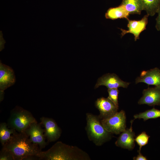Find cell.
<instances>
[{"label":"cell","mask_w":160,"mask_h":160,"mask_svg":"<svg viewBox=\"0 0 160 160\" xmlns=\"http://www.w3.org/2000/svg\"><path fill=\"white\" fill-rule=\"evenodd\" d=\"M3 148L9 151L14 160H22L31 156H36L41 151L39 146L32 143L25 132H17L11 136Z\"/></svg>","instance_id":"obj_1"},{"label":"cell","mask_w":160,"mask_h":160,"mask_svg":"<svg viewBox=\"0 0 160 160\" xmlns=\"http://www.w3.org/2000/svg\"><path fill=\"white\" fill-rule=\"evenodd\" d=\"M37 156L40 160H91L88 154L78 147L67 145L61 141L57 142L47 151H41Z\"/></svg>","instance_id":"obj_2"},{"label":"cell","mask_w":160,"mask_h":160,"mask_svg":"<svg viewBox=\"0 0 160 160\" xmlns=\"http://www.w3.org/2000/svg\"><path fill=\"white\" fill-rule=\"evenodd\" d=\"M86 115V129L89 139L98 146L110 140L112 133L105 129L99 116L90 113H87Z\"/></svg>","instance_id":"obj_3"},{"label":"cell","mask_w":160,"mask_h":160,"mask_svg":"<svg viewBox=\"0 0 160 160\" xmlns=\"http://www.w3.org/2000/svg\"><path fill=\"white\" fill-rule=\"evenodd\" d=\"M37 122L30 112L17 106L11 111L7 125L9 128L14 129L18 132H22L31 124Z\"/></svg>","instance_id":"obj_4"},{"label":"cell","mask_w":160,"mask_h":160,"mask_svg":"<svg viewBox=\"0 0 160 160\" xmlns=\"http://www.w3.org/2000/svg\"><path fill=\"white\" fill-rule=\"evenodd\" d=\"M126 120L125 112L121 110L109 117L101 119V121L108 132L118 135L126 129Z\"/></svg>","instance_id":"obj_5"},{"label":"cell","mask_w":160,"mask_h":160,"mask_svg":"<svg viewBox=\"0 0 160 160\" xmlns=\"http://www.w3.org/2000/svg\"><path fill=\"white\" fill-rule=\"evenodd\" d=\"M16 79L13 70L0 62V101L4 99V91L13 85Z\"/></svg>","instance_id":"obj_6"},{"label":"cell","mask_w":160,"mask_h":160,"mask_svg":"<svg viewBox=\"0 0 160 160\" xmlns=\"http://www.w3.org/2000/svg\"><path fill=\"white\" fill-rule=\"evenodd\" d=\"M24 132L28 136L31 142L38 145L41 150L47 145L44 135V130L37 122L31 124Z\"/></svg>","instance_id":"obj_7"},{"label":"cell","mask_w":160,"mask_h":160,"mask_svg":"<svg viewBox=\"0 0 160 160\" xmlns=\"http://www.w3.org/2000/svg\"><path fill=\"white\" fill-rule=\"evenodd\" d=\"M41 123L45 128L44 135L48 142H54L61 136V130L55 121L52 118L42 117Z\"/></svg>","instance_id":"obj_8"},{"label":"cell","mask_w":160,"mask_h":160,"mask_svg":"<svg viewBox=\"0 0 160 160\" xmlns=\"http://www.w3.org/2000/svg\"><path fill=\"white\" fill-rule=\"evenodd\" d=\"M96 107L100 112L98 116L100 119L109 117L118 112L119 108L108 98H98L95 103Z\"/></svg>","instance_id":"obj_9"},{"label":"cell","mask_w":160,"mask_h":160,"mask_svg":"<svg viewBox=\"0 0 160 160\" xmlns=\"http://www.w3.org/2000/svg\"><path fill=\"white\" fill-rule=\"evenodd\" d=\"M130 83L121 80L115 73H107L99 78L95 87V88L100 86H106L108 89L122 87L127 88Z\"/></svg>","instance_id":"obj_10"},{"label":"cell","mask_w":160,"mask_h":160,"mask_svg":"<svg viewBox=\"0 0 160 160\" xmlns=\"http://www.w3.org/2000/svg\"><path fill=\"white\" fill-rule=\"evenodd\" d=\"M148 16L147 15H144L141 20H130L128 18L127 19L128 21L127 26L128 29L126 30L122 28L120 29L121 31V37H122L127 33H130L133 34L135 41L139 39L140 33L146 29Z\"/></svg>","instance_id":"obj_11"},{"label":"cell","mask_w":160,"mask_h":160,"mask_svg":"<svg viewBox=\"0 0 160 160\" xmlns=\"http://www.w3.org/2000/svg\"><path fill=\"white\" fill-rule=\"evenodd\" d=\"M143 96L138 101L139 104H147L150 106L160 105V87H148L143 90Z\"/></svg>","instance_id":"obj_12"},{"label":"cell","mask_w":160,"mask_h":160,"mask_svg":"<svg viewBox=\"0 0 160 160\" xmlns=\"http://www.w3.org/2000/svg\"><path fill=\"white\" fill-rule=\"evenodd\" d=\"M140 82L160 87V69L155 68L148 71H142L140 76L135 79L136 84Z\"/></svg>","instance_id":"obj_13"},{"label":"cell","mask_w":160,"mask_h":160,"mask_svg":"<svg viewBox=\"0 0 160 160\" xmlns=\"http://www.w3.org/2000/svg\"><path fill=\"white\" fill-rule=\"evenodd\" d=\"M134 120L131 121V125L129 129H126L121 133L115 143V145L129 150H132L135 146V133L133 131L132 124Z\"/></svg>","instance_id":"obj_14"},{"label":"cell","mask_w":160,"mask_h":160,"mask_svg":"<svg viewBox=\"0 0 160 160\" xmlns=\"http://www.w3.org/2000/svg\"><path fill=\"white\" fill-rule=\"evenodd\" d=\"M129 14L122 5L109 8L105 14L106 18L115 20L117 19L126 18L127 19Z\"/></svg>","instance_id":"obj_15"},{"label":"cell","mask_w":160,"mask_h":160,"mask_svg":"<svg viewBox=\"0 0 160 160\" xmlns=\"http://www.w3.org/2000/svg\"><path fill=\"white\" fill-rule=\"evenodd\" d=\"M121 5L130 14L140 15L143 10L141 0H122Z\"/></svg>","instance_id":"obj_16"},{"label":"cell","mask_w":160,"mask_h":160,"mask_svg":"<svg viewBox=\"0 0 160 160\" xmlns=\"http://www.w3.org/2000/svg\"><path fill=\"white\" fill-rule=\"evenodd\" d=\"M143 10L146 11L147 15L153 16L160 7V0H141Z\"/></svg>","instance_id":"obj_17"},{"label":"cell","mask_w":160,"mask_h":160,"mask_svg":"<svg viewBox=\"0 0 160 160\" xmlns=\"http://www.w3.org/2000/svg\"><path fill=\"white\" fill-rule=\"evenodd\" d=\"M17 131L15 129L9 128L7 124L2 122L0 124V141L3 146L10 139L12 135Z\"/></svg>","instance_id":"obj_18"},{"label":"cell","mask_w":160,"mask_h":160,"mask_svg":"<svg viewBox=\"0 0 160 160\" xmlns=\"http://www.w3.org/2000/svg\"><path fill=\"white\" fill-rule=\"evenodd\" d=\"M135 119H143L144 121L150 119L160 117V110L154 108L146 110L143 112L135 114L134 116Z\"/></svg>","instance_id":"obj_19"},{"label":"cell","mask_w":160,"mask_h":160,"mask_svg":"<svg viewBox=\"0 0 160 160\" xmlns=\"http://www.w3.org/2000/svg\"><path fill=\"white\" fill-rule=\"evenodd\" d=\"M150 137L145 132H143L135 137V141L139 146V150L138 151V153L140 152L142 147L148 143Z\"/></svg>","instance_id":"obj_20"},{"label":"cell","mask_w":160,"mask_h":160,"mask_svg":"<svg viewBox=\"0 0 160 160\" xmlns=\"http://www.w3.org/2000/svg\"><path fill=\"white\" fill-rule=\"evenodd\" d=\"M108 97L119 108L118 101V95L119 91L117 88L108 89Z\"/></svg>","instance_id":"obj_21"},{"label":"cell","mask_w":160,"mask_h":160,"mask_svg":"<svg viewBox=\"0 0 160 160\" xmlns=\"http://www.w3.org/2000/svg\"><path fill=\"white\" fill-rule=\"evenodd\" d=\"M0 160H14L11 153L7 150L2 148L0 152Z\"/></svg>","instance_id":"obj_22"},{"label":"cell","mask_w":160,"mask_h":160,"mask_svg":"<svg viewBox=\"0 0 160 160\" xmlns=\"http://www.w3.org/2000/svg\"><path fill=\"white\" fill-rule=\"evenodd\" d=\"M157 13H158V16L156 19V28L158 31H160V7Z\"/></svg>","instance_id":"obj_23"},{"label":"cell","mask_w":160,"mask_h":160,"mask_svg":"<svg viewBox=\"0 0 160 160\" xmlns=\"http://www.w3.org/2000/svg\"><path fill=\"white\" fill-rule=\"evenodd\" d=\"M139 154L137 156L134 157L133 158L134 160H147L145 156H143L141 152L138 153Z\"/></svg>","instance_id":"obj_24"}]
</instances>
